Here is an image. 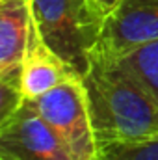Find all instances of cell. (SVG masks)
<instances>
[{
	"label": "cell",
	"instance_id": "cell-1",
	"mask_svg": "<svg viewBox=\"0 0 158 160\" xmlns=\"http://www.w3.org/2000/svg\"><path fill=\"white\" fill-rule=\"evenodd\" d=\"M82 78L99 147L158 136V101L117 62L93 58Z\"/></svg>",
	"mask_w": 158,
	"mask_h": 160
},
{
	"label": "cell",
	"instance_id": "cell-2",
	"mask_svg": "<svg viewBox=\"0 0 158 160\" xmlns=\"http://www.w3.org/2000/svg\"><path fill=\"white\" fill-rule=\"evenodd\" d=\"M30 9L45 45L84 77L108 15L93 0H30Z\"/></svg>",
	"mask_w": 158,
	"mask_h": 160
},
{
	"label": "cell",
	"instance_id": "cell-3",
	"mask_svg": "<svg viewBox=\"0 0 158 160\" xmlns=\"http://www.w3.org/2000/svg\"><path fill=\"white\" fill-rule=\"evenodd\" d=\"M30 102L62 138L75 160L99 158V143L82 77L67 80Z\"/></svg>",
	"mask_w": 158,
	"mask_h": 160
},
{
	"label": "cell",
	"instance_id": "cell-4",
	"mask_svg": "<svg viewBox=\"0 0 158 160\" xmlns=\"http://www.w3.org/2000/svg\"><path fill=\"white\" fill-rule=\"evenodd\" d=\"M0 155L13 160H75L30 101L0 121Z\"/></svg>",
	"mask_w": 158,
	"mask_h": 160
},
{
	"label": "cell",
	"instance_id": "cell-5",
	"mask_svg": "<svg viewBox=\"0 0 158 160\" xmlns=\"http://www.w3.org/2000/svg\"><path fill=\"white\" fill-rule=\"evenodd\" d=\"M158 39V0H119L108 13L93 58L116 62L123 54Z\"/></svg>",
	"mask_w": 158,
	"mask_h": 160
},
{
	"label": "cell",
	"instance_id": "cell-6",
	"mask_svg": "<svg viewBox=\"0 0 158 160\" xmlns=\"http://www.w3.org/2000/svg\"><path fill=\"white\" fill-rule=\"evenodd\" d=\"M34 21L30 0H0V84L19 89Z\"/></svg>",
	"mask_w": 158,
	"mask_h": 160
},
{
	"label": "cell",
	"instance_id": "cell-7",
	"mask_svg": "<svg viewBox=\"0 0 158 160\" xmlns=\"http://www.w3.org/2000/svg\"><path fill=\"white\" fill-rule=\"evenodd\" d=\"M77 77L80 75L65 60H62L54 50H50L45 45V41L39 38L34 26L22 67V80H21L22 97L26 101H34L54 89L56 86Z\"/></svg>",
	"mask_w": 158,
	"mask_h": 160
},
{
	"label": "cell",
	"instance_id": "cell-8",
	"mask_svg": "<svg viewBox=\"0 0 158 160\" xmlns=\"http://www.w3.org/2000/svg\"><path fill=\"white\" fill-rule=\"evenodd\" d=\"M116 62L158 101V39L123 54Z\"/></svg>",
	"mask_w": 158,
	"mask_h": 160
},
{
	"label": "cell",
	"instance_id": "cell-9",
	"mask_svg": "<svg viewBox=\"0 0 158 160\" xmlns=\"http://www.w3.org/2000/svg\"><path fill=\"white\" fill-rule=\"evenodd\" d=\"M97 160H158V136L141 142L102 145L99 147Z\"/></svg>",
	"mask_w": 158,
	"mask_h": 160
},
{
	"label": "cell",
	"instance_id": "cell-10",
	"mask_svg": "<svg viewBox=\"0 0 158 160\" xmlns=\"http://www.w3.org/2000/svg\"><path fill=\"white\" fill-rule=\"evenodd\" d=\"M93 2H95V4H97V6L106 13V15H108V13H112V11H114V8L117 6L119 0H93Z\"/></svg>",
	"mask_w": 158,
	"mask_h": 160
},
{
	"label": "cell",
	"instance_id": "cell-11",
	"mask_svg": "<svg viewBox=\"0 0 158 160\" xmlns=\"http://www.w3.org/2000/svg\"><path fill=\"white\" fill-rule=\"evenodd\" d=\"M0 160H13V158H9V157H6V155H0Z\"/></svg>",
	"mask_w": 158,
	"mask_h": 160
}]
</instances>
